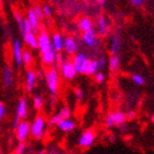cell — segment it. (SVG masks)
Here are the masks:
<instances>
[{"label": "cell", "instance_id": "obj_45", "mask_svg": "<svg viewBox=\"0 0 154 154\" xmlns=\"http://www.w3.org/2000/svg\"><path fill=\"white\" fill-rule=\"evenodd\" d=\"M0 16H1V11H0Z\"/></svg>", "mask_w": 154, "mask_h": 154}, {"label": "cell", "instance_id": "obj_29", "mask_svg": "<svg viewBox=\"0 0 154 154\" xmlns=\"http://www.w3.org/2000/svg\"><path fill=\"white\" fill-rule=\"evenodd\" d=\"M131 79L134 84H137L138 86H143L145 84V78L140 74H132Z\"/></svg>", "mask_w": 154, "mask_h": 154}, {"label": "cell", "instance_id": "obj_37", "mask_svg": "<svg viewBox=\"0 0 154 154\" xmlns=\"http://www.w3.org/2000/svg\"><path fill=\"white\" fill-rule=\"evenodd\" d=\"M145 1H146V0H130V2H131L132 6H135V7L142 6Z\"/></svg>", "mask_w": 154, "mask_h": 154}, {"label": "cell", "instance_id": "obj_30", "mask_svg": "<svg viewBox=\"0 0 154 154\" xmlns=\"http://www.w3.org/2000/svg\"><path fill=\"white\" fill-rule=\"evenodd\" d=\"M26 151H28V145L26 142H22L17 145L13 151V154H26Z\"/></svg>", "mask_w": 154, "mask_h": 154}, {"label": "cell", "instance_id": "obj_16", "mask_svg": "<svg viewBox=\"0 0 154 154\" xmlns=\"http://www.w3.org/2000/svg\"><path fill=\"white\" fill-rule=\"evenodd\" d=\"M2 84L3 87L8 89L13 84V71L10 66H5L2 68Z\"/></svg>", "mask_w": 154, "mask_h": 154}, {"label": "cell", "instance_id": "obj_7", "mask_svg": "<svg viewBox=\"0 0 154 154\" xmlns=\"http://www.w3.org/2000/svg\"><path fill=\"white\" fill-rule=\"evenodd\" d=\"M16 132V139L19 143L26 142V139L30 137V122L26 120H22L14 129Z\"/></svg>", "mask_w": 154, "mask_h": 154}, {"label": "cell", "instance_id": "obj_28", "mask_svg": "<svg viewBox=\"0 0 154 154\" xmlns=\"http://www.w3.org/2000/svg\"><path fill=\"white\" fill-rule=\"evenodd\" d=\"M14 19H16V22L18 24V28H19L20 32L23 31V21H24V18L19 11H14Z\"/></svg>", "mask_w": 154, "mask_h": 154}, {"label": "cell", "instance_id": "obj_18", "mask_svg": "<svg viewBox=\"0 0 154 154\" xmlns=\"http://www.w3.org/2000/svg\"><path fill=\"white\" fill-rule=\"evenodd\" d=\"M51 42H52V46L54 48L56 53H61L63 51V42H64V38L61 35V33L54 32L51 36Z\"/></svg>", "mask_w": 154, "mask_h": 154}, {"label": "cell", "instance_id": "obj_21", "mask_svg": "<svg viewBox=\"0 0 154 154\" xmlns=\"http://www.w3.org/2000/svg\"><path fill=\"white\" fill-rule=\"evenodd\" d=\"M78 29L82 31L83 33L88 32L90 30H94V26H93V21L90 18L88 17H83L80 18L79 21H78Z\"/></svg>", "mask_w": 154, "mask_h": 154}, {"label": "cell", "instance_id": "obj_8", "mask_svg": "<svg viewBox=\"0 0 154 154\" xmlns=\"http://www.w3.org/2000/svg\"><path fill=\"white\" fill-rule=\"evenodd\" d=\"M11 52H12V57L14 64L18 66V67H21L22 65V53H23V48L22 44L20 42L19 38H13L12 42H11Z\"/></svg>", "mask_w": 154, "mask_h": 154}, {"label": "cell", "instance_id": "obj_6", "mask_svg": "<svg viewBox=\"0 0 154 154\" xmlns=\"http://www.w3.org/2000/svg\"><path fill=\"white\" fill-rule=\"evenodd\" d=\"M127 121L125 118V113L122 111H113L110 112L109 115L107 116L105 125L107 128H113V127H119V125H123Z\"/></svg>", "mask_w": 154, "mask_h": 154}, {"label": "cell", "instance_id": "obj_19", "mask_svg": "<svg viewBox=\"0 0 154 154\" xmlns=\"http://www.w3.org/2000/svg\"><path fill=\"white\" fill-rule=\"evenodd\" d=\"M55 56H56V51H55L53 46L50 51L45 52L43 54H41V61L42 63L46 66H52V65H54L55 63Z\"/></svg>", "mask_w": 154, "mask_h": 154}, {"label": "cell", "instance_id": "obj_36", "mask_svg": "<svg viewBox=\"0 0 154 154\" xmlns=\"http://www.w3.org/2000/svg\"><path fill=\"white\" fill-rule=\"evenodd\" d=\"M97 62H98V67H99V69H103V68L105 67V65H106V60H105V57L101 56V57H99L97 60Z\"/></svg>", "mask_w": 154, "mask_h": 154}, {"label": "cell", "instance_id": "obj_32", "mask_svg": "<svg viewBox=\"0 0 154 154\" xmlns=\"http://www.w3.org/2000/svg\"><path fill=\"white\" fill-rule=\"evenodd\" d=\"M42 11H43V17L44 18H51L52 17V8L50 5H48V3H45V5H43V7H42Z\"/></svg>", "mask_w": 154, "mask_h": 154}, {"label": "cell", "instance_id": "obj_42", "mask_svg": "<svg viewBox=\"0 0 154 154\" xmlns=\"http://www.w3.org/2000/svg\"><path fill=\"white\" fill-rule=\"evenodd\" d=\"M53 154H67V153H64V152H60V151H57V150H56V151H55Z\"/></svg>", "mask_w": 154, "mask_h": 154}, {"label": "cell", "instance_id": "obj_9", "mask_svg": "<svg viewBox=\"0 0 154 154\" xmlns=\"http://www.w3.org/2000/svg\"><path fill=\"white\" fill-rule=\"evenodd\" d=\"M60 71H61L62 77L66 80H72L74 79L77 75V72L75 69L74 65L72 63V61H68V60H65L63 63L60 66Z\"/></svg>", "mask_w": 154, "mask_h": 154}, {"label": "cell", "instance_id": "obj_1", "mask_svg": "<svg viewBox=\"0 0 154 154\" xmlns=\"http://www.w3.org/2000/svg\"><path fill=\"white\" fill-rule=\"evenodd\" d=\"M44 78L48 85V89L51 94V96L56 97L60 88V75H58L57 67L55 65H52L45 71Z\"/></svg>", "mask_w": 154, "mask_h": 154}, {"label": "cell", "instance_id": "obj_34", "mask_svg": "<svg viewBox=\"0 0 154 154\" xmlns=\"http://www.w3.org/2000/svg\"><path fill=\"white\" fill-rule=\"evenodd\" d=\"M95 80H96L97 83H103V80H105V74L103 73H101V72H98V73H96L95 74Z\"/></svg>", "mask_w": 154, "mask_h": 154}, {"label": "cell", "instance_id": "obj_14", "mask_svg": "<svg viewBox=\"0 0 154 154\" xmlns=\"http://www.w3.org/2000/svg\"><path fill=\"white\" fill-rule=\"evenodd\" d=\"M83 42L84 44L87 45L88 48H96L98 44V38L95 30H90L88 32H85L83 34Z\"/></svg>", "mask_w": 154, "mask_h": 154}, {"label": "cell", "instance_id": "obj_13", "mask_svg": "<svg viewBox=\"0 0 154 154\" xmlns=\"http://www.w3.org/2000/svg\"><path fill=\"white\" fill-rule=\"evenodd\" d=\"M36 82H38V76L36 73L33 69L29 68L26 73V79H24V84H26V90L28 93H32L33 89L35 88Z\"/></svg>", "mask_w": 154, "mask_h": 154}, {"label": "cell", "instance_id": "obj_25", "mask_svg": "<svg viewBox=\"0 0 154 154\" xmlns=\"http://www.w3.org/2000/svg\"><path fill=\"white\" fill-rule=\"evenodd\" d=\"M119 66H120V57L117 54L112 55L109 58V69L111 72H116L118 71Z\"/></svg>", "mask_w": 154, "mask_h": 154}, {"label": "cell", "instance_id": "obj_23", "mask_svg": "<svg viewBox=\"0 0 154 154\" xmlns=\"http://www.w3.org/2000/svg\"><path fill=\"white\" fill-rule=\"evenodd\" d=\"M97 28H98V33L100 36H105L108 33V22L103 16L99 17L98 22H97Z\"/></svg>", "mask_w": 154, "mask_h": 154}, {"label": "cell", "instance_id": "obj_38", "mask_svg": "<svg viewBox=\"0 0 154 154\" xmlns=\"http://www.w3.org/2000/svg\"><path fill=\"white\" fill-rule=\"evenodd\" d=\"M125 118L129 119V120H133L135 118V112L134 111H129V112L125 113Z\"/></svg>", "mask_w": 154, "mask_h": 154}, {"label": "cell", "instance_id": "obj_27", "mask_svg": "<svg viewBox=\"0 0 154 154\" xmlns=\"http://www.w3.org/2000/svg\"><path fill=\"white\" fill-rule=\"evenodd\" d=\"M43 105H44V101H43V98H42L41 95H34L33 96V107H34V109L40 111L42 110L43 108Z\"/></svg>", "mask_w": 154, "mask_h": 154}, {"label": "cell", "instance_id": "obj_22", "mask_svg": "<svg viewBox=\"0 0 154 154\" xmlns=\"http://www.w3.org/2000/svg\"><path fill=\"white\" fill-rule=\"evenodd\" d=\"M120 31H117L116 34H113L111 38V44H110V52L112 53V55H116L119 52V48L121 46V38L119 35Z\"/></svg>", "mask_w": 154, "mask_h": 154}, {"label": "cell", "instance_id": "obj_39", "mask_svg": "<svg viewBox=\"0 0 154 154\" xmlns=\"http://www.w3.org/2000/svg\"><path fill=\"white\" fill-rule=\"evenodd\" d=\"M35 154H48V152H46V149H41V150L36 151Z\"/></svg>", "mask_w": 154, "mask_h": 154}, {"label": "cell", "instance_id": "obj_11", "mask_svg": "<svg viewBox=\"0 0 154 154\" xmlns=\"http://www.w3.org/2000/svg\"><path fill=\"white\" fill-rule=\"evenodd\" d=\"M88 62H89V58H88V56L85 53H76L75 54L72 63L74 65L77 74H84Z\"/></svg>", "mask_w": 154, "mask_h": 154}, {"label": "cell", "instance_id": "obj_43", "mask_svg": "<svg viewBox=\"0 0 154 154\" xmlns=\"http://www.w3.org/2000/svg\"><path fill=\"white\" fill-rule=\"evenodd\" d=\"M151 121H152V122H153V123H154V113H153V115L151 116Z\"/></svg>", "mask_w": 154, "mask_h": 154}, {"label": "cell", "instance_id": "obj_2", "mask_svg": "<svg viewBox=\"0 0 154 154\" xmlns=\"http://www.w3.org/2000/svg\"><path fill=\"white\" fill-rule=\"evenodd\" d=\"M46 120L42 115L36 116L33 119V121L30 123V135L34 140H42L45 137V131H46Z\"/></svg>", "mask_w": 154, "mask_h": 154}, {"label": "cell", "instance_id": "obj_44", "mask_svg": "<svg viewBox=\"0 0 154 154\" xmlns=\"http://www.w3.org/2000/svg\"><path fill=\"white\" fill-rule=\"evenodd\" d=\"M30 1H35V0H30Z\"/></svg>", "mask_w": 154, "mask_h": 154}, {"label": "cell", "instance_id": "obj_17", "mask_svg": "<svg viewBox=\"0 0 154 154\" xmlns=\"http://www.w3.org/2000/svg\"><path fill=\"white\" fill-rule=\"evenodd\" d=\"M55 127H56L60 131L68 133V132H72L76 128V123H75L74 120H72L71 118H68V119H65V120H62L61 122H58Z\"/></svg>", "mask_w": 154, "mask_h": 154}, {"label": "cell", "instance_id": "obj_41", "mask_svg": "<svg viewBox=\"0 0 154 154\" xmlns=\"http://www.w3.org/2000/svg\"><path fill=\"white\" fill-rule=\"evenodd\" d=\"M2 8H3V1L2 0H0V11L2 10Z\"/></svg>", "mask_w": 154, "mask_h": 154}, {"label": "cell", "instance_id": "obj_10", "mask_svg": "<svg viewBox=\"0 0 154 154\" xmlns=\"http://www.w3.org/2000/svg\"><path fill=\"white\" fill-rule=\"evenodd\" d=\"M71 115H72V111H71V109H69V107H67V106L62 107L58 111H56V113H54V115L50 118V120H48V125L54 127V125H57L58 122H61L62 120L71 118Z\"/></svg>", "mask_w": 154, "mask_h": 154}, {"label": "cell", "instance_id": "obj_5", "mask_svg": "<svg viewBox=\"0 0 154 154\" xmlns=\"http://www.w3.org/2000/svg\"><path fill=\"white\" fill-rule=\"evenodd\" d=\"M38 48L40 53L43 54L45 52L50 51L52 48V42H51V36L48 33V31H45L43 29H40V31L38 32Z\"/></svg>", "mask_w": 154, "mask_h": 154}, {"label": "cell", "instance_id": "obj_40", "mask_svg": "<svg viewBox=\"0 0 154 154\" xmlns=\"http://www.w3.org/2000/svg\"><path fill=\"white\" fill-rule=\"evenodd\" d=\"M96 1L99 6H105L106 5V0H96Z\"/></svg>", "mask_w": 154, "mask_h": 154}, {"label": "cell", "instance_id": "obj_24", "mask_svg": "<svg viewBox=\"0 0 154 154\" xmlns=\"http://www.w3.org/2000/svg\"><path fill=\"white\" fill-rule=\"evenodd\" d=\"M99 67H98V62L97 60H89L88 64L86 66V69L84 72L85 75H95L96 73H98Z\"/></svg>", "mask_w": 154, "mask_h": 154}, {"label": "cell", "instance_id": "obj_33", "mask_svg": "<svg viewBox=\"0 0 154 154\" xmlns=\"http://www.w3.org/2000/svg\"><path fill=\"white\" fill-rule=\"evenodd\" d=\"M6 113H7L6 106H5V103H3L2 101H0V121L5 119V117H6Z\"/></svg>", "mask_w": 154, "mask_h": 154}, {"label": "cell", "instance_id": "obj_4", "mask_svg": "<svg viewBox=\"0 0 154 154\" xmlns=\"http://www.w3.org/2000/svg\"><path fill=\"white\" fill-rule=\"evenodd\" d=\"M95 141H96V132L91 130V129H88V130H85L80 134V137L78 138L77 145L80 149L86 150V149H89L90 146H93Z\"/></svg>", "mask_w": 154, "mask_h": 154}, {"label": "cell", "instance_id": "obj_12", "mask_svg": "<svg viewBox=\"0 0 154 154\" xmlns=\"http://www.w3.org/2000/svg\"><path fill=\"white\" fill-rule=\"evenodd\" d=\"M63 50H64L68 55L76 54L78 51V43L74 36H66L64 38L63 42Z\"/></svg>", "mask_w": 154, "mask_h": 154}, {"label": "cell", "instance_id": "obj_26", "mask_svg": "<svg viewBox=\"0 0 154 154\" xmlns=\"http://www.w3.org/2000/svg\"><path fill=\"white\" fill-rule=\"evenodd\" d=\"M33 62V56L32 53L29 51H23L22 53V65H24L26 67L30 68V66L32 65Z\"/></svg>", "mask_w": 154, "mask_h": 154}, {"label": "cell", "instance_id": "obj_3", "mask_svg": "<svg viewBox=\"0 0 154 154\" xmlns=\"http://www.w3.org/2000/svg\"><path fill=\"white\" fill-rule=\"evenodd\" d=\"M28 99L26 97H22L20 98L19 101H18V105H17L16 108V115H14V118L12 120V129L17 128V125H19L22 120H26V118L28 117V113H29V107H28Z\"/></svg>", "mask_w": 154, "mask_h": 154}, {"label": "cell", "instance_id": "obj_20", "mask_svg": "<svg viewBox=\"0 0 154 154\" xmlns=\"http://www.w3.org/2000/svg\"><path fill=\"white\" fill-rule=\"evenodd\" d=\"M26 20L29 21L33 32L38 33V31H40V21H38V18L35 17V14L33 13L32 9H29V11L26 13Z\"/></svg>", "mask_w": 154, "mask_h": 154}, {"label": "cell", "instance_id": "obj_31", "mask_svg": "<svg viewBox=\"0 0 154 154\" xmlns=\"http://www.w3.org/2000/svg\"><path fill=\"white\" fill-rule=\"evenodd\" d=\"M32 11H33V13L35 14V17L38 18V20L41 22L42 20H43V11H42V7L41 6H38V5H35V6L33 7L32 8Z\"/></svg>", "mask_w": 154, "mask_h": 154}, {"label": "cell", "instance_id": "obj_15", "mask_svg": "<svg viewBox=\"0 0 154 154\" xmlns=\"http://www.w3.org/2000/svg\"><path fill=\"white\" fill-rule=\"evenodd\" d=\"M36 33H34L32 30L30 31H26L22 34V38L24 43H26L29 48H31L32 50H38V38H36Z\"/></svg>", "mask_w": 154, "mask_h": 154}, {"label": "cell", "instance_id": "obj_35", "mask_svg": "<svg viewBox=\"0 0 154 154\" xmlns=\"http://www.w3.org/2000/svg\"><path fill=\"white\" fill-rule=\"evenodd\" d=\"M75 96H76L78 101H82L84 97V91L80 89V88H76V89H75Z\"/></svg>", "mask_w": 154, "mask_h": 154}]
</instances>
